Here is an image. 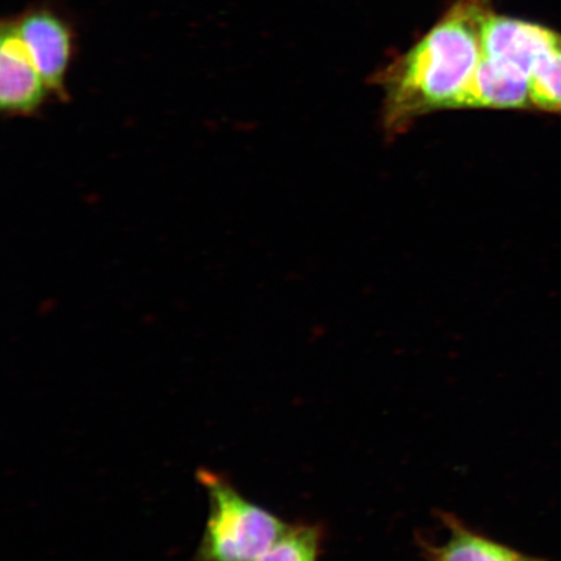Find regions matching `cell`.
I'll return each mask as SVG.
<instances>
[{"label":"cell","instance_id":"4","mask_svg":"<svg viewBox=\"0 0 561 561\" xmlns=\"http://www.w3.org/2000/svg\"><path fill=\"white\" fill-rule=\"evenodd\" d=\"M47 83L35 68L16 32L4 24L0 35V105L7 114L30 115L44 103Z\"/></svg>","mask_w":561,"mask_h":561},{"label":"cell","instance_id":"5","mask_svg":"<svg viewBox=\"0 0 561 561\" xmlns=\"http://www.w3.org/2000/svg\"><path fill=\"white\" fill-rule=\"evenodd\" d=\"M444 520L450 536L444 545L425 547L430 561H545L482 536L456 517L446 515Z\"/></svg>","mask_w":561,"mask_h":561},{"label":"cell","instance_id":"7","mask_svg":"<svg viewBox=\"0 0 561 561\" xmlns=\"http://www.w3.org/2000/svg\"><path fill=\"white\" fill-rule=\"evenodd\" d=\"M322 550L320 525L298 523L256 561H319Z\"/></svg>","mask_w":561,"mask_h":561},{"label":"cell","instance_id":"2","mask_svg":"<svg viewBox=\"0 0 561 561\" xmlns=\"http://www.w3.org/2000/svg\"><path fill=\"white\" fill-rule=\"evenodd\" d=\"M196 480L208 496V517L194 561H256L291 524L251 502L228 477L199 468Z\"/></svg>","mask_w":561,"mask_h":561},{"label":"cell","instance_id":"3","mask_svg":"<svg viewBox=\"0 0 561 561\" xmlns=\"http://www.w3.org/2000/svg\"><path fill=\"white\" fill-rule=\"evenodd\" d=\"M15 26L48 89L61 94L72 55V34L65 21L51 11L38 10L26 13Z\"/></svg>","mask_w":561,"mask_h":561},{"label":"cell","instance_id":"6","mask_svg":"<svg viewBox=\"0 0 561 561\" xmlns=\"http://www.w3.org/2000/svg\"><path fill=\"white\" fill-rule=\"evenodd\" d=\"M530 103L533 111L561 116V33L533 68Z\"/></svg>","mask_w":561,"mask_h":561},{"label":"cell","instance_id":"1","mask_svg":"<svg viewBox=\"0 0 561 561\" xmlns=\"http://www.w3.org/2000/svg\"><path fill=\"white\" fill-rule=\"evenodd\" d=\"M491 0H453L409 51L377 76L385 91V125L402 131L419 116L455 108L483 55Z\"/></svg>","mask_w":561,"mask_h":561}]
</instances>
